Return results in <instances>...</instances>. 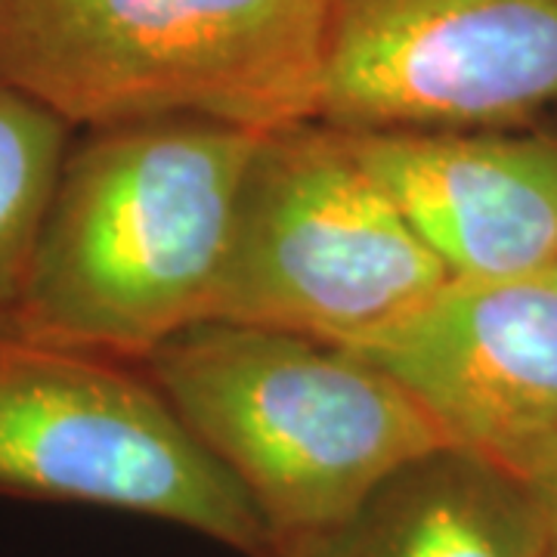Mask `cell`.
<instances>
[{"instance_id":"6da1fadb","label":"cell","mask_w":557,"mask_h":557,"mask_svg":"<svg viewBox=\"0 0 557 557\" xmlns=\"http://www.w3.org/2000/svg\"><path fill=\"white\" fill-rule=\"evenodd\" d=\"M260 134L156 119L72 139L10 332L139 366L205 322Z\"/></svg>"},{"instance_id":"7a4b0ae2","label":"cell","mask_w":557,"mask_h":557,"mask_svg":"<svg viewBox=\"0 0 557 557\" xmlns=\"http://www.w3.org/2000/svg\"><path fill=\"white\" fill-rule=\"evenodd\" d=\"M332 0H0V84L72 131L319 119Z\"/></svg>"},{"instance_id":"3957f363","label":"cell","mask_w":557,"mask_h":557,"mask_svg":"<svg viewBox=\"0 0 557 557\" xmlns=\"http://www.w3.org/2000/svg\"><path fill=\"white\" fill-rule=\"evenodd\" d=\"M139 369L248 493L270 542L347 515L406 461L449 446L397 379L329 341L205 319Z\"/></svg>"},{"instance_id":"277c9868","label":"cell","mask_w":557,"mask_h":557,"mask_svg":"<svg viewBox=\"0 0 557 557\" xmlns=\"http://www.w3.org/2000/svg\"><path fill=\"white\" fill-rule=\"evenodd\" d=\"M453 282L344 131L260 134L208 317L359 347Z\"/></svg>"},{"instance_id":"5b68a950","label":"cell","mask_w":557,"mask_h":557,"mask_svg":"<svg viewBox=\"0 0 557 557\" xmlns=\"http://www.w3.org/2000/svg\"><path fill=\"white\" fill-rule=\"evenodd\" d=\"M0 496L177 523L263 557L270 530L236 478L137 362L0 332Z\"/></svg>"},{"instance_id":"8992f818","label":"cell","mask_w":557,"mask_h":557,"mask_svg":"<svg viewBox=\"0 0 557 557\" xmlns=\"http://www.w3.org/2000/svg\"><path fill=\"white\" fill-rule=\"evenodd\" d=\"M557 102V0H332L319 121L518 127Z\"/></svg>"},{"instance_id":"52a82bcc","label":"cell","mask_w":557,"mask_h":557,"mask_svg":"<svg viewBox=\"0 0 557 557\" xmlns=\"http://www.w3.org/2000/svg\"><path fill=\"white\" fill-rule=\"evenodd\" d=\"M397 379L449 446L530 478L557 456V273L453 278L350 347Z\"/></svg>"},{"instance_id":"ba28073f","label":"cell","mask_w":557,"mask_h":557,"mask_svg":"<svg viewBox=\"0 0 557 557\" xmlns=\"http://www.w3.org/2000/svg\"><path fill=\"white\" fill-rule=\"evenodd\" d=\"M453 278L557 270V134L341 127Z\"/></svg>"},{"instance_id":"9c48e42d","label":"cell","mask_w":557,"mask_h":557,"mask_svg":"<svg viewBox=\"0 0 557 557\" xmlns=\"http://www.w3.org/2000/svg\"><path fill=\"white\" fill-rule=\"evenodd\" d=\"M263 557H542L527 483L440 446L397 468L341 518L270 542Z\"/></svg>"},{"instance_id":"30bf717a","label":"cell","mask_w":557,"mask_h":557,"mask_svg":"<svg viewBox=\"0 0 557 557\" xmlns=\"http://www.w3.org/2000/svg\"><path fill=\"white\" fill-rule=\"evenodd\" d=\"M72 127L0 84V332H10Z\"/></svg>"},{"instance_id":"8fae6325","label":"cell","mask_w":557,"mask_h":557,"mask_svg":"<svg viewBox=\"0 0 557 557\" xmlns=\"http://www.w3.org/2000/svg\"><path fill=\"white\" fill-rule=\"evenodd\" d=\"M542 523V557H557V456L523 478Z\"/></svg>"},{"instance_id":"7c38bea8","label":"cell","mask_w":557,"mask_h":557,"mask_svg":"<svg viewBox=\"0 0 557 557\" xmlns=\"http://www.w3.org/2000/svg\"><path fill=\"white\" fill-rule=\"evenodd\" d=\"M555 273H557V270H555Z\"/></svg>"}]
</instances>
